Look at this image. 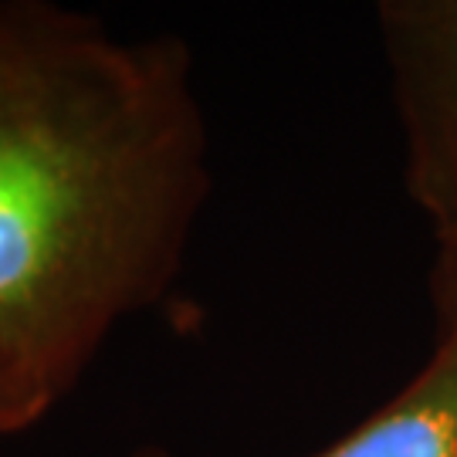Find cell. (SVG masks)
Listing matches in <instances>:
<instances>
[{
	"mask_svg": "<svg viewBox=\"0 0 457 457\" xmlns=\"http://www.w3.org/2000/svg\"><path fill=\"white\" fill-rule=\"evenodd\" d=\"M51 407L54 403L48 396L37 390L31 379L21 373V366L0 349V437L28 430Z\"/></svg>",
	"mask_w": 457,
	"mask_h": 457,
	"instance_id": "277c9868",
	"label": "cell"
},
{
	"mask_svg": "<svg viewBox=\"0 0 457 457\" xmlns=\"http://www.w3.org/2000/svg\"><path fill=\"white\" fill-rule=\"evenodd\" d=\"M207 187L183 41L0 0V349L51 403L166 298Z\"/></svg>",
	"mask_w": 457,
	"mask_h": 457,
	"instance_id": "6da1fadb",
	"label": "cell"
},
{
	"mask_svg": "<svg viewBox=\"0 0 457 457\" xmlns=\"http://www.w3.org/2000/svg\"><path fill=\"white\" fill-rule=\"evenodd\" d=\"M407 132V187L437 237L444 322L457 315V0L379 7Z\"/></svg>",
	"mask_w": 457,
	"mask_h": 457,
	"instance_id": "7a4b0ae2",
	"label": "cell"
},
{
	"mask_svg": "<svg viewBox=\"0 0 457 457\" xmlns=\"http://www.w3.org/2000/svg\"><path fill=\"white\" fill-rule=\"evenodd\" d=\"M420 373L315 457H457V315Z\"/></svg>",
	"mask_w": 457,
	"mask_h": 457,
	"instance_id": "3957f363",
	"label": "cell"
},
{
	"mask_svg": "<svg viewBox=\"0 0 457 457\" xmlns=\"http://www.w3.org/2000/svg\"><path fill=\"white\" fill-rule=\"evenodd\" d=\"M146 457H163V454H146Z\"/></svg>",
	"mask_w": 457,
	"mask_h": 457,
	"instance_id": "5b68a950",
	"label": "cell"
}]
</instances>
